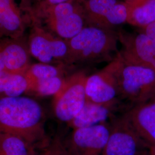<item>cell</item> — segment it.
Here are the masks:
<instances>
[{"label": "cell", "instance_id": "cell-1", "mask_svg": "<svg viewBox=\"0 0 155 155\" xmlns=\"http://www.w3.org/2000/svg\"><path fill=\"white\" fill-rule=\"evenodd\" d=\"M44 112L27 97L0 98V133L16 136L33 147L45 136Z\"/></svg>", "mask_w": 155, "mask_h": 155}, {"label": "cell", "instance_id": "cell-2", "mask_svg": "<svg viewBox=\"0 0 155 155\" xmlns=\"http://www.w3.org/2000/svg\"><path fill=\"white\" fill-rule=\"evenodd\" d=\"M67 41L70 65L97 63L118 52V34L113 29L88 25Z\"/></svg>", "mask_w": 155, "mask_h": 155}, {"label": "cell", "instance_id": "cell-3", "mask_svg": "<svg viewBox=\"0 0 155 155\" xmlns=\"http://www.w3.org/2000/svg\"><path fill=\"white\" fill-rule=\"evenodd\" d=\"M120 99L135 106L155 97V71L124 61L117 55L110 61Z\"/></svg>", "mask_w": 155, "mask_h": 155}, {"label": "cell", "instance_id": "cell-4", "mask_svg": "<svg viewBox=\"0 0 155 155\" xmlns=\"http://www.w3.org/2000/svg\"><path fill=\"white\" fill-rule=\"evenodd\" d=\"M35 14L58 37L67 40L77 35L86 22L83 6L77 0L53 5L39 4Z\"/></svg>", "mask_w": 155, "mask_h": 155}, {"label": "cell", "instance_id": "cell-5", "mask_svg": "<svg viewBox=\"0 0 155 155\" xmlns=\"http://www.w3.org/2000/svg\"><path fill=\"white\" fill-rule=\"evenodd\" d=\"M87 77L83 71H78L66 78L61 89L54 96V113L58 120L68 124L82 109L86 101Z\"/></svg>", "mask_w": 155, "mask_h": 155}, {"label": "cell", "instance_id": "cell-6", "mask_svg": "<svg viewBox=\"0 0 155 155\" xmlns=\"http://www.w3.org/2000/svg\"><path fill=\"white\" fill-rule=\"evenodd\" d=\"M32 27L28 41L31 56L40 63L70 65L67 40L55 36L37 24Z\"/></svg>", "mask_w": 155, "mask_h": 155}, {"label": "cell", "instance_id": "cell-7", "mask_svg": "<svg viewBox=\"0 0 155 155\" xmlns=\"http://www.w3.org/2000/svg\"><path fill=\"white\" fill-rule=\"evenodd\" d=\"M150 148L123 115L111 124L110 135L102 155H148Z\"/></svg>", "mask_w": 155, "mask_h": 155}, {"label": "cell", "instance_id": "cell-8", "mask_svg": "<svg viewBox=\"0 0 155 155\" xmlns=\"http://www.w3.org/2000/svg\"><path fill=\"white\" fill-rule=\"evenodd\" d=\"M121 49L117 55L128 63L150 68L155 71V39L146 34L120 31Z\"/></svg>", "mask_w": 155, "mask_h": 155}, {"label": "cell", "instance_id": "cell-9", "mask_svg": "<svg viewBox=\"0 0 155 155\" xmlns=\"http://www.w3.org/2000/svg\"><path fill=\"white\" fill-rule=\"evenodd\" d=\"M110 132L107 123L73 129L67 150L72 155H102Z\"/></svg>", "mask_w": 155, "mask_h": 155}, {"label": "cell", "instance_id": "cell-10", "mask_svg": "<svg viewBox=\"0 0 155 155\" xmlns=\"http://www.w3.org/2000/svg\"><path fill=\"white\" fill-rule=\"evenodd\" d=\"M85 91L86 101L117 105L120 97L110 62L100 71L87 77Z\"/></svg>", "mask_w": 155, "mask_h": 155}, {"label": "cell", "instance_id": "cell-11", "mask_svg": "<svg viewBox=\"0 0 155 155\" xmlns=\"http://www.w3.org/2000/svg\"><path fill=\"white\" fill-rule=\"evenodd\" d=\"M124 116L139 137L150 148H155V97L133 106Z\"/></svg>", "mask_w": 155, "mask_h": 155}, {"label": "cell", "instance_id": "cell-12", "mask_svg": "<svg viewBox=\"0 0 155 155\" xmlns=\"http://www.w3.org/2000/svg\"><path fill=\"white\" fill-rule=\"evenodd\" d=\"M5 70L12 74H25L31 64L30 52L22 36L1 40Z\"/></svg>", "mask_w": 155, "mask_h": 155}, {"label": "cell", "instance_id": "cell-13", "mask_svg": "<svg viewBox=\"0 0 155 155\" xmlns=\"http://www.w3.org/2000/svg\"><path fill=\"white\" fill-rule=\"evenodd\" d=\"M116 106L86 101L82 109L68 125L73 129H75L105 124L112 116Z\"/></svg>", "mask_w": 155, "mask_h": 155}, {"label": "cell", "instance_id": "cell-14", "mask_svg": "<svg viewBox=\"0 0 155 155\" xmlns=\"http://www.w3.org/2000/svg\"><path fill=\"white\" fill-rule=\"evenodd\" d=\"M128 8L127 22L145 28L155 21V0H131L125 1Z\"/></svg>", "mask_w": 155, "mask_h": 155}, {"label": "cell", "instance_id": "cell-15", "mask_svg": "<svg viewBox=\"0 0 155 155\" xmlns=\"http://www.w3.org/2000/svg\"><path fill=\"white\" fill-rule=\"evenodd\" d=\"M24 24L17 5L0 12V38H16L22 36Z\"/></svg>", "mask_w": 155, "mask_h": 155}, {"label": "cell", "instance_id": "cell-16", "mask_svg": "<svg viewBox=\"0 0 155 155\" xmlns=\"http://www.w3.org/2000/svg\"><path fill=\"white\" fill-rule=\"evenodd\" d=\"M118 0H84L83 11L88 25L100 27V24Z\"/></svg>", "mask_w": 155, "mask_h": 155}, {"label": "cell", "instance_id": "cell-17", "mask_svg": "<svg viewBox=\"0 0 155 155\" xmlns=\"http://www.w3.org/2000/svg\"><path fill=\"white\" fill-rule=\"evenodd\" d=\"M66 66L62 64H52L43 63L31 64L25 76L29 84L35 82L56 77H64Z\"/></svg>", "mask_w": 155, "mask_h": 155}, {"label": "cell", "instance_id": "cell-18", "mask_svg": "<svg viewBox=\"0 0 155 155\" xmlns=\"http://www.w3.org/2000/svg\"><path fill=\"white\" fill-rule=\"evenodd\" d=\"M32 150V146L21 138L0 133V155H31Z\"/></svg>", "mask_w": 155, "mask_h": 155}, {"label": "cell", "instance_id": "cell-19", "mask_svg": "<svg viewBox=\"0 0 155 155\" xmlns=\"http://www.w3.org/2000/svg\"><path fill=\"white\" fill-rule=\"evenodd\" d=\"M65 80L64 77H56L35 82L29 84L27 93L40 97L54 96L60 91Z\"/></svg>", "mask_w": 155, "mask_h": 155}, {"label": "cell", "instance_id": "cell-20", "mask_svg": "<svg viewBox=\"0 0 155 155\" xmlns=\"http://www.w3.org/2000/svg\"><path fill=\"white\" fill-rule=\"evenodd\" d=\"M128 8L127 3L118 2L106 15L100 24V28L112 29L113 27L127 22Z\"/></svg>", "mask_w": 155, "mask_h": 155}, {"label": "cell", "instance_id": "cell-21", "mask_svg": "<svg viewBox=\"0 0 155 155\" xmlns=\"http://www.w3.org/2000/svg\"><path fill=\"white\" fill-rule=\"evenodd\" d=\"M67 151L63 148L56 147L52 150H47L44 153L38 155H66ZM31 155H34L33 154Z\"/></svg>", "mask_w": 155, "mask_h": 155}, {"label": "cell", "instance_id": "cell-22", "mask_svg": "<svg viewBox=\"0 0 155 155\" xmlns=\"http://www.w3.org/2000/svg\"><path fill=\"white\" fill-rule=\"evenodd\" d=\"M16 5L15 0H0V12L4 11Z\"/></svg>", "mask_w": 155, "mask_h": 155}, {"label": "cell", "instance_id": "cell-23", "mask_svg": "<svg viewBox=\"0 0 155 155\" xmlns=\"http://www.w3.org/2000/svg\"><path fill=\"white\" fill-rule=\"evenodd\" d=\"M143 33L146 34L151 38L155 39V21L150 24L149 25L142 28Z\"/></svg>", "mask_w": 155, "mask_h": 155}, {"label": "cell", "instance_id": "cell-24", "mask_svg": "<svg viewBox=\"0 0 155 155\" xmlns=\"http://www.w3.org/2000/svg\"><path fill=\"white\" fill-rule=\"evenodd\" d=\"M72 1H76V0H43L40 2V4L48 5H53L59 4L61 3H64L67 2H70Z\"/></svg>", "mask_w": 155, "mask_h": 155}, {"label": "cell", "instance_id": "cell-25", "mask_svg": "<svg viewBox=\"0 0 155 155\" xmlns=\"http://www.w3.org/2000/svg\"><path fill=\"white\" fill-rule=\"evenodd\" d=\"M6 71L4 60H3V55H2V47H1V43L0 40V71Z\"/></svg>", "mask_w": 155, "mask_h": 155}, {"label": "cell", "instance_id": "cell-26", "mask_svg": "<svg viewBox=\"0 0 155 155\" xmlns=\"http://www.w3.org/2000/svg\"><path fill=\"white\" fill-rule=\"evenodd\" d=\"M148 155H155V148H151L150 149Z\"/></svg>", "mask_w": 155, "mask_h": 155}, {"label": "cell", "instance_id": "cell-27", "mask_svg": "<svg viewBox=\"0 0 155 155\" xmlns=\"http://www.w3.org/2000/svg\"><path fill=\"white\" fill-rule=\"evenodd\" d=\"M66 155H71V153H70V152H68H68H67V153Z\"/></svg>", "mask_w": 155, "mask_h": 155}, {"label": "cell", "instance_id": "cell-28", "mask_svg": "<svg viewBox=\"0 0 155 155\" xmlns=\"http://www.w3.org/2000/svg\"><path fill=\"white\" fill-rule=\"evenodd\" d=\"M131 1V0H124V1Z\"/></svg>", "mask_w": 155, "mask_h": 155}, {"label": "cell", "instance_id": "cell-29", "mask_svg": "<svg viewBox=\"0 0 155 155\" xmlns=\"http://www.w3.org/2000/svg\"><path fill=\"white\" fill-rule=\"evenodd\" d=\"M26 1H27V0H26Z\"/></svg>", "mask_w": 155, "mask_h": 155}]
</instances>
